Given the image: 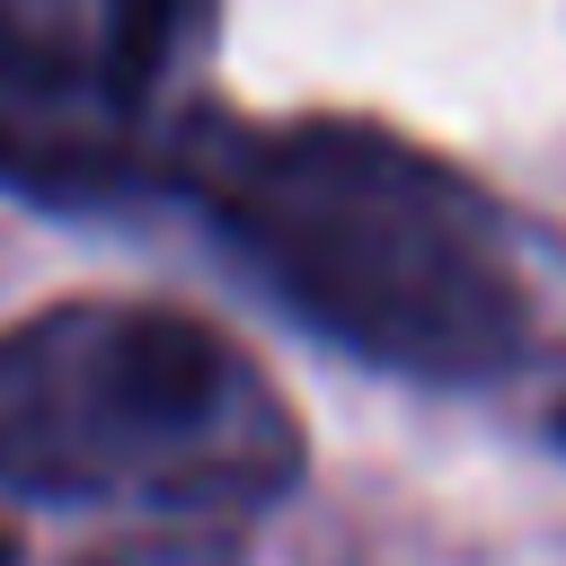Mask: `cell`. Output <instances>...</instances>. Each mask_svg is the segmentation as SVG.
<instances>
[{
    "mask_svg": "<svg viewBox=\"0 0 566 566\" xmlns=\"http://www.w3.org/2000/svg\"><path fill=\"white\" fill-rule=\"evenodd\" d=\"M292 398L195 310L62 301L0 327V486L230 531L301 486Z\"/></svg>",
    "mask_w": 566,
    "mask_h": 566,
    "instance_id": "cell-2",
    "label": "cell"
},
{
    "mask_svg": "<svg viewBox=\"0 0 566 566\" xmlns=\"http://www.w3.org/2000/svg\"><path fill=\"white\" fill-rule=\"evenodd\" d=\"M557 451H566V407H557Z\"/></svg>",
    "mask_w": 566,
    "mask_h": 566,
    "instance_id": "cell-6",
    "label": "cell"
},
{
    "mask_svg": "<svg viewBox=\"0 0 566 566\" xmlns=\"http://www.w3.org/2000/svg\"><path fill=\"white\" fill-rule=\"evenodd\" d=\"M0 566H18V539H9V522H0Z\"/></svg>",
    "mask_w": 566,
    "mask_h": 566,
    "instance_id": "cell-5",
    "label": "cell"
},
{
    "mask_svg": "<svg viewBox=\"0 0 566 566\" xmlns=\"http://www.w3.org/2000/svg\"><path fill=\"white\" fill-rule=\"evenodd\" d=\"M80 566H239V539L203 531V522H159V531H133L115 548H88Z\"/></svg>",
    "mask_w": 566,
    "mask_h": 566,
    "instance_id": "cell-4",
    "label": "cell"
},
{
    "mask_svg": "<svg viewBox=\"0 0 566 566\" xmlns=\"http://www.w3.org/2000/svg\"><path fill=\"white\" fill-rule=\"evenodd\" d=\"M212 0H0V186L27 203H124L159 186V88Z\"/></svg>",
    "mask_w": 566,
    "mask_h": 566,
    "instance_id": "cell-3",
    "label": "cell"
},
{
    "mask_svg": "<svg viewBox=\"0 0 566 566\" xmlns=\"http://www.w3.org/2000/svg\"><path fill=\"white\" fill-rule=\"evenodd\" d=\"M150 195H177L283 318L371 371L495 389L539 354V283L504 203L380 124L195 106Z\"/></svg>",
    "mask_w": 566,
    "mask_h": 566,
    "instance_id": "cell-1",
    "label": "cell"
}]
</instances>
